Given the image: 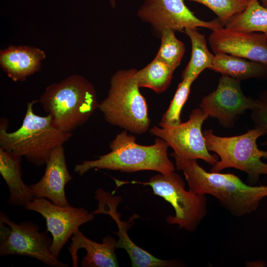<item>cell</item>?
I'll use <instances>...</instances> for the list:
<instances>
[{"label": "cell", "mask_w": 267, "mask_h": 267, "mask_svg": "<svg viewBox=\"0 0 267 267\" xmlns=\"http://www.w3.org/2000/svg\"><path fill=\"white\" fill-rule=\"evenodd\" d=\"M177 169L182 171L189 189L196 194L211 195L231 215L240 217L256 211L267 196V185L247 184L230 173L208 172L197 160L183 159L173 154Z\"/></svg>", "instance_id": "obj_1"}, {"label": "cell", "mask_w": 267, "mask_h": 267, "mask_svg": "<svg viewBox=\"0 0 267 267\" xmlns=\"http://www.w3.org/2000/svg\"><path fill=\"white\" fill-rule=\"evenodd\" d=\"M135 137L123 130L109 143L111 151L91 161H83L75 165L74 171L82 176L93 169H108L132 173L154 171L163 174L175 171L168 156V143L160 138L151 145L137 143Z\"/></svg>", "instance_id": "obj_2"}, {"label": "cell", "mask_w": 267, "mask_h": 267, "mask_svg": "<svg viewBox=\"0 0 267 267\" xmlns=\"http://www.w3.org/2000/svg\"><path fill=\"white\" fill-rule=\"evenodd\" d=\"M38 101L54 127L71 134L88 120L99 105L92 84L76 74L47 87Z\"/></svg>", "instance_id": "obj_3"}, {"label": "cell", "mask_w": 267, "mask_h": 267, "mask_svg": "<svg viewBox=\"0 0 267 267\" xmlns=\"http://www.w3.org/2000/svg\"><path fill=\"white\" fill-rule=\"evenodd\" d=\"M37 102L28 103L22 124L16 131L7 132V122H0V148L24 157L30 163L40 167L46 164L53 150L67 141L72 134L54 127L49 114H35L33 107Z\"/></svg>", "instance_id": "obj_4"}, {"label": "cell", "mask_w": 267, "mask_h": 267, "mask_svg": "<svg viewBox=\"0 0 267 267\" xmlns=\"http://www.w3.org/2000/svg\"><path fill=\"white\" fill-rule=\"evenodd\" d=\"M137 70L121 69L111 77L106 98L98 108L106 121L131 134H141L150 125L147 105L139 90L135 74Z\"/></svg>", "instance_id": "obj_5"}, {"label": "cell", "mask_w": 267, "mask_h": 267, "mask_svg": "<svg viewBox=\"0 0 267 267\" xmlns=\"http://www.w3.org/2000/svg\"><path fill=\"white\" fill-rule=\"evenodd\" d=\"M267 133V130L255 128L242 134L233 136H220L212 130L203 132L207 147L216 153L219 160L212 166L210 172H220L227 168H235L245 172L251 185L259 181L261 175H267V150H260L257 140Z\"/></svg>", "instance_id": "obj_6"}, {"label": "cell", "mask_w": 267, "mask_h": 267, "mask_svg": "<svg viewBox=\"0 0 267 267\" xmlns=\"http://www.w3.org/2000/svg\"><path fill=\"white\" fill-rule=\"evenodd\" d=\"M130 183L149 185L154 194L170 203L175 211V216H168L167 222L177 224L179 228L195 231L207 214L205 195L185 190L183 180L175 171L169 174L156 175L147 182L132 181Z\"/></svg>", "instance_id": "obj_7"}, {"label": "cell", "mask_w": 267, "mask_h": 267, "mask_svg": "<svg viewBox=\"0 0 267 267\" xmlns=\"http://www.w3.org/2000/svg\"><path fill=\"white\" fill-rule=\"evenodd\" d=\"M52 239L40 232L36 223L24 221L19 223L3 212L0 213V255H21L35 258L51 267H68L50 251Z\"/></svg>", "instance_id": "obj_8"}, {"label": "cell", "mask_w": 267, "mask_h": 267, "mask_svg": "<svg viewBox=\"0 0 267 267\" xmlns=\"http://www.w3.org/2000/svg\"><path fill=\"white\" fill-rule=\"evenodd\" d=\"M208 118L200 108H196L186 122L177 126H153L149 133L165 140L174 150L172 154L186 159H201L213 166L219 157L210 153L202 132V125Z\"/></svg>", "instance_id": "obj_9"}, {"label": "cell", "mask_w": 267, "mask_h": 267, "mask_svg": "<svg viewBox=\"0 0 267 267\" xmlns=\"http://www.w3.org/2000/svg\"><path fill=\"white\" fill-rule=\"evenodd\" d=\"M137 15L149 24L159 37L165 28L184 32L186 28L204 27L213 31L223 27L218 18L210 21L199 19L183 0H144Z\"/></svg>", "instance_id": "obj_10"}, {"label": "cell", "mask_w": 267, "mask_h": 267, "mask_svg": "<svg viewBox=\"0 0 267 267\" xmlns=\"http://www.w3.org/2000/svg\"><path fill=\"white\" fill-rule=\"evenodd\" d=\"M24 208L40 214L45 219L46 231L52 235V242L49 250L56 259L70 237L79 229L80 226L94 219V214L89 213L83 207L60 206L46 198H34Z\"/></svg>", "instance_id": "obj_11"}, {"label": "cell", "mask_w": 267, "mask_h": 267, "mask_svg": "<svg viewBox=\"0 0 267 267\" xmlns=\"http://www.w3.org/2000/svg\"><path fill=\"white\" fill-rule=\"evenodd\" d=\"M258 106L257 99L246 96L241 88V81L222 75L217 89L201 100L199 108L209 117L218 120L225 128L234 126L241 115Z\"/></svg>", "instance_id": "obj_12"}, {"label": "cell", "mask_w": 267, "mask_h": 267, "mask_svg": "<svg viewBox=\"0 0 267 267\" xmlns=\"http://www.w3.org/2000/svg\"><path fill=\"white\" fill-rule=\"evenodd\" d=\"M95 198L106 207L98 205V208L92 213L109 215L117 223L119 231L116 233L119 237L116 241L117 249H123L128 254L133 267H180L181 264L175 260H163L157 258L149 252L136 245L130 238L127 231L132 226L134 220L139 216L134 214L126 222L120 219L121 215L117 212V207L120 202V197H113L102 189L96 191Z\"/></svg>", "instance_id": "obj_13"}, {"label": "cell", "mask_w": 267, "mask_h": 267, "mask_svg": "<svg viewBox=\"0 0 267 267\" xmlns=\"http://www.w3.org/2000/svg\"><path fill=\"white\" fill-rule=\"evenodd\" d=\"M215 54L225 53L260 62L267 66V36L222 28L213 30L209 37Z\"/></svg>", "instance_id": "obj_14"}, {"label": "cell", "mask_w": 267, "mask_h": 267, "mask_svg": "<svg viewBox=\"0 0 267 267\" xmlns=\"http://www.w3.org/2000/svg\"><path fill=\"white\" fill-rule=\"evenodd\" d=\"M45 165L41 179L29 185L34 198H46L60 206H70L66 199L65 187L73 178L67 167L63 145L53 150Z\"/></svg>", "instance_id": "obj_15"}, {"label": "cell", "mask_w": 267, "mask_h": 267, "mask_svg": "<svg viewBox=\"0 0 267 267\" xmlns=\"http://www.w3.org/2000/svg\"><path fill=\"white\" fill-rule=\"evenodd\" d=\"M116 240L111 236L102 239V243L93 241L85 236L79 229L72 237V242L68 250L70 252L72 266H78V251L84 248L87 252L83 258L82 267H119L115 254Z\"/></svg>", "instance_id": "obj_16"}, {"label": "cell", "mask_w": 267, "mask_h": 267, "mask_svg": "<svg viewBox=\"0 0 267 267\" xmlns=\"http://www.w3.org/2000/svg\"><path fill=\"white\" fill-rule=\"evenodd\" d=\"M45 58L44 51L38 48L11 45L0 50V65L9 78L22 82L40 69Z\"/></svg>", "instance_id": "obj_17"}, {"label": "cell", "mask_w": 267, "mask_h": 267, "mask_svg": "<svg viewBox=\"0 0 267 267\" xmlns=\"http://www.w3.org/2000/svg\"><path fill=\"white\" fill-rule=\"evenodd\" d=\"M21 158L0 148V173L9 190L8 203L24 207L34 198L22 179Z\"/></svg>", "instance_id": "obj_18"}, {"label": "cell", "mask_w": 267, "mask_h": 267, "mask_svg": "<svg viewBox=\"0 0 267 267\" xmlns=\"http://www.w3.org/2000/svg\"><path fill=\"white\" fill-rule=\"evenodd\" d=\"M210 70L240 81L267 78V66L255 61L225 53L215 54Z\"/></svg>", "instance_id": "obj_19"}, {"label": "cell", "mask_w": 267, "mask_h": 267, "mask_svg": "<svg viewBox=\"0 0 267 267\" xmlns=\"http://www.w3.org/2000/svg\"><path fill=\"white\" fill-rule=\"evenodd\" d=\"M184 32L191 41V54L189 62L182 72L181 79L196 80L204 70L211 67L214 55L207 47L205 35L199 33L196 28H186Z\"/></svg>", "instance_id": "obj_20"}, {"label": "cell", "mask_w": 267, "mask_h": 267, "mask_svg": "<svg viewBox=\"0 0 267 267\" xmlns=\"http://www.w3.org/2000/svg\"><path fill=\"white\" fill-rule=\"evenodd\" d=\"M225 28L244 32H261L267 36V8L258 0L249 2L241 12L233 16Z\"/></svg>", "instance_id": "obj_21"}, {"label": "cell", "mask_w": 267, "mask_h": 267, "mask_svg": "<svg viewBox=\"0 0 267 267\" xmlns=\"http://www.w3.org/2000/svg\"><path fill=\"white\" fill-rule=\"evenodd\" d=\"M174 72L169 66L156 56L145 67L136 71L135 78L139 88H149L160 93L170 86Z\"/></svg>", "instance_id": "obj_22"}, {"label": "cell", "mask_w": 267, "mask_h": 267, "mask_svg": "<svg viewBox=\"0 0 267 267\" xmlns=\"http://www.w3.org/2000/svg\"><path fill=\"white\" fill-rule=\"evenodd\" d=\"M160 37L161 43L156 56L175 71L180 63L185 50V45L176 38L175 31L170 28L164 29Z\"/></svg>", "instance_id": "obj_23"}, {"label": "cell", "mask_w": 267, "mask_h": 267, "mask_svg": "<svg viewBox=\"0 0 267 267\" xmlns=\"http://www.w3.org/2000/svg\"><path fill=\"white\" fill-rule=\"evenodd\" d=\"M195 80L193 78L182 80L167 110L162 116L159 124L160 127L177 126L181 123V111L188 97L191 86Z\"/></svg>", "instance_id": "obj_24"}, {"label": "cell", "mask_w": 267, "mask_h": 267, "mask_svg": "<svg viewBox=\"0 0 267 267\" xmlns=\"http://www.w3.org/2000/svg\"><path fill=\"white\" fill-rule=\"evenodd\" d=\"M201 3L212 10L223 27L234 15L242 12L249 2L245 0H188Z\"/></svg>", "instance_id": "obj_25"}, {"label": "cell", "mask_w": 267, "mask_h": 267, "mask_svg": "<svg viewBox=\"0 0 267 267\" xmlns=\"http://www.w3.org/2000/svg\"><path fill=\"white\" fill-rule=\"evenodd\" d=\"M257 101L258 106L252 110L251 119L255 128H261L267 130V91L261 93ZM262 144L267 145V139Z\"/></svg>", "instance_id": "obj_26"}, {"label": "cell", "mask_w": 267, "mask_h": 267, "mask_svg": "<svg viewBox=\"0 0 267 267\" xmlns=\"http://www.w3.org/2000/svg\"><path fill=\"white\" fill-rule=\"evenodd\" d=\"M110 5L112 7H115L116 6V0H109Z\"/></svg>", "instance_id": "obj_27"}, {"label": "cell", "mask_w": 267, "mask_h": 267, "mask_svg": "<svg viewBox=\"0 0 267 267\" xmlns=\"http://www.w3.org/2000/svg\"><path fill=\"white\" fill-rule=\"evenodd\" d=\"M264 7L267 8V1L263 3L262 4Z\"/></svg>", "instance_id": "obj_28"}, {"label": "cell", "mask_w": 267, "mask_h": 267, "mask_svg": "<svg viewBox=\"0 0 267 267\" xmlns=\"http://www.w3.org/2000/svg\"><path fill=\"white\" fill-rule=\"evenodd\" d=\"M262 0V3H265V2H266L267 1V0Z\"/></svg>", "instance_id": "obj_29"}, {"label": "cell", "mask_w": 267, "mask_h": 267, "mask_svg": "<svg viewBox=\"0 0 267 267\" xmlns=\"http://www.w3.org/2000/svg\"><path fill=\"white\" fill-rule=\"evenodd\" d=\"M247 0L248 1H251L253 0Z\"/></svg>", "instance_id": "obj_30"}]
</instances>
